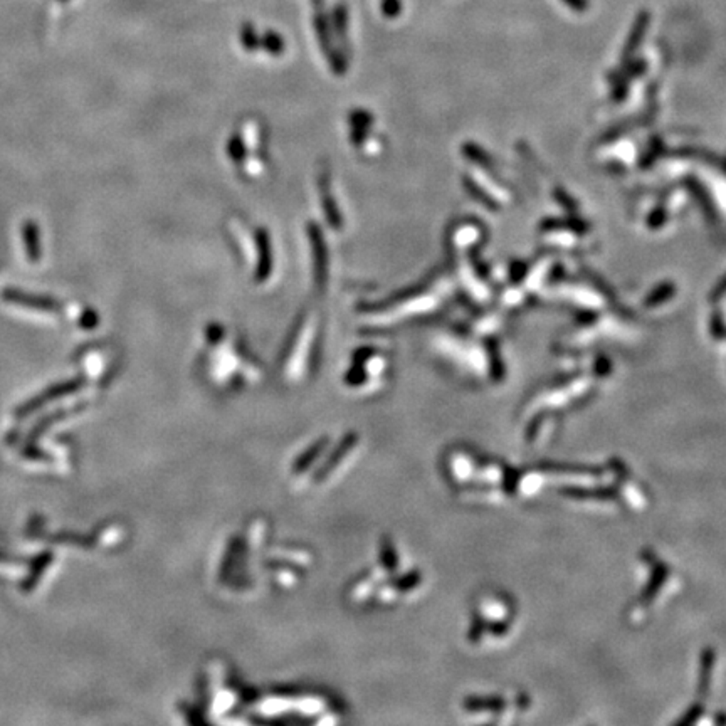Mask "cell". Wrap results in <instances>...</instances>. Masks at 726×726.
I'll return each mask as SVG.
<instances>
[{
	"label": "cell",
	"mask_w": 726,
	"mask_h": 726,
	"mask_svg": "<svg viewBox=\"0 0 726 726\" xmlns=\"http://www.w3.org/2000/svg\"><path fill=\"white\" fill-rule=\"evenodd\" d=\"M81 387H84V380L83 378L64 380V382L54 383V386L47 387L46 390H42L41 393H37V395H34L32 399L20 405V407L15 410V414L19 417L29 416V414L36 412L37 409L44 407L47 402L58 400V399H60V397L71 395V393H75V392L79 390Z\"/></svg>",
	"instance_id": "obj_2"
},
{
	"label": "cell",
	"mask_w": 726,
	"mask_h": 726,
	"mask_svg": "<svg viewBox=\"0 0 726 726\" xmlns=\"http://www.w3.org/2000/svg\"><path fill=\"white\" fill-rule=\"evenodd\" d=\"M649 20H651L649 11L639 12L637 19H635V23H634L632 32H630V36H629V42H628V46H625V56L634 53V51L637 49V46L641 44V39L644 34H646L647 25H649Z\"/></svg>",
	"instance_id": "obj_4"
},
{
	"label": "cell",
	"mask_w": 726,
	"mask_h": 726,
	"mask_svg": "<svg viewBox=\"0 0 726 726\" xmlns=\"http://www.w3.org/2000/svg\"><path fill=\"white\" fill-rule=\"evenodd\" d=\"M0 300L11 306H17V308L32 310L46 314H59L64 310L63 302L58 298L42 295V293L25 291L23 288H4L0 293Z\"/></svg>",
	"instance_id": "obj_1"
},
{
	"label": "cell",
	"mask_w": 726,
	"mask_h": 726,
	"mask_svg": "<svg viewBox=\"0 0 726 726\" xmlns=\"http://www.w3.org/2000/svg\"><path fill=\"white\" fill-rule=\"evenodd\" d=\"M84 317L86 318H79V326L83 325L84 321H89V328L96 326V314H94L93 311H84Z\"/></svg>",
	"instance_id": "obj_10"
},
{
	"label": "cell",
	"mask_w": 726,
	"mask_h": 726,
	"mask_svg": "<svg viewBox=\"0 0 726 726\" xmlns=\"http://www.w3.org/2000/svg\"><path fill=\"white\" fill-rule=\"evenodd\" d=\"M241 39L248 49H254V47L257 46L256 30H254V27L250 24H244V27H242V30H241Z\"/></svg>",
	"instance_id": "obj_6"
},
{
	"label": "cell",
	"mask_w": 726,
	"mask_h": 726,
	"mask_svg": "<svg viewBox=\"0 0 726 726\" xmlns=\"http://www.w3.org/2000/svg\"><path fill=\"white\" fill-rule=\"evenodd\" d=\"M402 11V2L400 0H382V12L386 17H397Z\"/></svg>",
	"instance_id": "obj_7"
},
{
	"label": "cell",
	"mask_w": 726,
	"mask_h": 726,
	"mask_svg": "<svg viewBox=\"0 0 726 726\" xmlns=\"http://www.w3.org/2000/svg\"><path fill=\"white\" fill-rule=\"evenodd\" d=\"M20 241L25 259L30 265H37L42 259V232L34 219H25L20 226Z\"/></svg>",
	"instance_id": "obj_3"
},
{
	"label": "cell",
	"mask_w": 726,
	"mask_h": 726,
	"mask_svg": "<svg viewBox=\"0 0 726 726\" xmlns=\"http://www.w3.org/2000/svg\"><path fill=\"white\" fill-rule=\"evenodd\" d=\"M265 44L267 49L271 51V53H279L281 49H283V41H281V37L278 36V34L274 32H267L265 36Z\"/></svg>",
	"instance_id": "obj_8"
},
{
	"label": "cell",
	"mask_w": 726,
	"mask_h": 726,
	"mask_svg": "<svg viewBox=\"0 0 726 726\" xmlns=\"http://www.w3.org/2000/svg\"><path fill=\"white\" fill-rule=\"evenodd\" d=\"M51 560H53V553L44 552V553H41V555H39L36 560L32 561V567H30V572L27 575V578H25V582L23 583V589L24 590L34 589V585H36L39 578H41V575L44 573V570L47 568V565L51 563Z\"/></svg>",
	"instance_id": "obj_5"
},
{
	"label": "cell",
	"mask_w": 726,
	"mask_h": 726,
	"mask_svg": "<svg viewBox=\"0 0 726 726\" xmlns=\"http://www.w3.org/2000/svg\"><path fill=\"white\" fill-rule=\"evenodd\" d=\"M563 2L567 4L570 8H573V11H577V12H585L590 6L589 0H563Z\"/></svg>",
	"instance_id": "obj_9"
}]
</instances>
